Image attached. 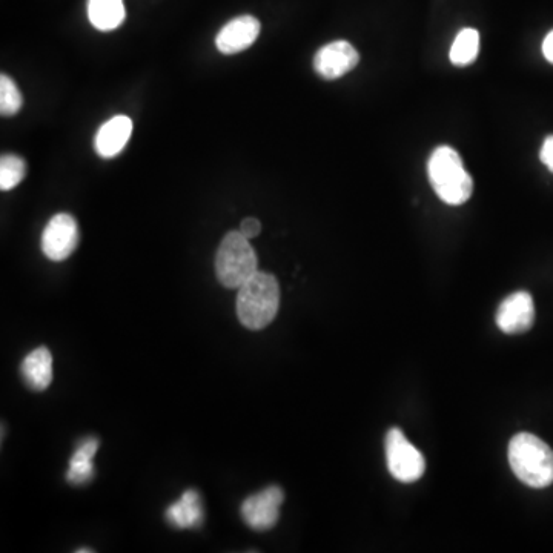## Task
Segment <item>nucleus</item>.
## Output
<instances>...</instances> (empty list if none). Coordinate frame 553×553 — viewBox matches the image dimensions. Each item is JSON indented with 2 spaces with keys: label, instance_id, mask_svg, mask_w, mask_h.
<instances>
[{
  "label": "nucleus",
  "instance_id": "22",
  "mask_svg": "<svg viewBox=\"0 0 553 553\" xmlns=\"http://www.w3.org/2000/svg\"><path fill=\"white\" fill-rule=\"evenodd\" d=\"M77 552H79V553L80 552H93V550H91V549H79V550H77Z\"/></svg>",
  "mask_w": 553,
  "mask_h": 553
},
{
  "label": "nucleus",
  "instance_id": "3",
  "mask_svg": "<svg viewBox=\"0 0 553 553\" xmlns=\"http://www.w3.org/2000/svg\"><path fill=\"white\" fill-rule=\"evenodd\" d=\"M510 469L518 480L534 489H543L553 483V451L535 435H515L509 443Z\"/></svg>",
  "mask_w": 553,
  "mask_h": 553
},
{
  "label": "nucleus",
  "instance_id": "15",
  "mask_svg": "<svg viewBox=\"0 0 553 553\" xmlns=\"http://www.w3.org/2000/svg\"><path fill=\"white\" fill-rule=\"evenodd\" d=\"M88 17L96 30H116L125 20V4L123 0H88Z\"/></svg>",
  "mask_w": 553,
  "mask_h": 553
},
{
  "label": "nucleus",
  "instance_id": "12",
  "mask_svg": "<svg viewBox=\"0 0 553 553\" xmlns=\"http://www.w3.org/2000/svg\"><path fill=\"white\" fill-rule=\"evenodd\" d=\"M165 518L176 529H197L205 520L202 497L194 489L183 492L182 497L165 510Z\"/></svg>",
  "mask_w": 553,
  "mask_h": 553
},
{
  "label": "nucleus",
  "instance_id": "14",
  "mask_svg": "<svg viewBox=\"0 0 553 553\" xmlns=\"http://www.w3.org/2000/svg\"><path fill=\"white\" fill-rule=\"evenodd\" d=\"M99 449V440L94 437L87 438L79 444V448L74 452L68 467L67 481L74 486H82V484L91 481L94 477L93 458Z\"/></svg>",
  "mask_w": 553,
  "mask_h": 553
},
{
  "label": "nucleus",
  "instance_id": "19",
  "mask_svg": "<svg viewBox=\"0 0 553 553\" xmlns=\"http://www.w3.org/2000/svg\"><path fill=\"white\" fill-rule=\"evenodd\" d=\"M260 231H262V223L259 220L254 219V217H248V219L243 220L242 225H240V232L246 239L251 240L259 236Z\"/></svg>",
  "mask_w": 553,
  "mask_h": 553
},
{
  "label": "nucleus",
  "instance_id": "21",
  "mask_svg": "<svg viewBox=\"0 0 553 553\" xmlns=\"http://www.w3.org/2000/svg\"><path fill=\"white\" fill-rule=\"evenodd\" d=\"M543 54L547 62L553 63V30L544 39Z\"/></svg>",
  "mask_w": 553,
  "mask_h": 553
},
{
  "label": "nucleus",
  "instance_id": "1",
  "mask_svg": "<svg viewBox=\"0 0 553 553\" xmlns=\"http://www.w3.org/2000/svg\"><path fill=\"white\" fill-rule=\"evenodd\" d=\"M280 308V286L274 275L255 272L237 294V317L246 329L260 331L274 322Z\"/></svg>",
  "mask_w": 553,
  "mask_h": 553
},
{
  "label": "nucleus",
  "instance_id": "13",
  "mask_svg": "<svg viewBox=\"0 0 553 553\" xmlns=\"http://www.w3.org/2000/svg\"><path fill=\"white\" fill-rule=\"evenodd\" d=\"M22 378L31 391H45L53 381V355L50 349L37 348L25 357L20 366Z\"/></svg>",
  "mask_w": 553,
  "mask_h": 553
},
{
  "label": "nucleus",
  "instance_id": "2",
  "mask_svg": "<svg viewBox=\"0 0 553 553\" xmlns=\"http://www.w3.org/2000/svg\"><path fill=\"white\" fill-rule=\"evenodd\" d=\"M428 174L435 194L446 205H463L474 193V180L464 169L460 154L451 146H438L432 153Z\"/></svg>",
  "mask_w": 553,
  "mask_h": 553
},
{
  "label": "nucleus",
  "instance_id": "11",
  "mask_svg": "<svg viewBox=\"0 0 553 553\" xmlns=\"http://www.w3.org/2000/svg\"><path fill=\"white\" fill-rule=\"evenodd\" d=\"M133 134V120L128 116H116L100 126L94 146L103 159H111L122 153Z\"/></svg>",
  "mask_w": 553,
  "mask_h": 553
},
{
  "label": "nucleus",
  "instance_id": "16",
  "mask_svg": "<svg viewBox=\"0 0 553 553\" xmlns=\"http://www.w3.org/2000/svg\"><path fill=\"white\" fill-rule=\"evenodd\" d=\"M480 51V33L474 28H464L455 37L449 59L455 67H467L475 62Z\"/></svg>",
  "mask_w": 553,
  "mask_h": 553
},
{
  "label": "nucleus",
  "instance_id": "5",
  "mask_svg": "<svg viewBox=\"0 0 553 553\" xmlns=\"http://www.w3.org/2000/svg\"><path fill=\"white\" fill-rule=\"evenodd\" d=\"M386 461L392 477L400 483H415L426 471L423 454L398 428L391 429L386 435Z\"/></svg>",
  "mask_w": 553,
  "mask_h": 553
},
{
  "label": "nucleus",
  "instance_id": "8",
  "mask_svg": "<svg viewBox=\"0 0 553 553\" xmlns=\"http://www.w3.org/2000/svg\"><path fill=\"white\" fill-rule=\"evenodd\" d=\"M360 62V54L346 40H335L320 48L314 57V70L323 79H340L351 73Z\"/></svg>",
  "mask_w": 553,
  "mask_h": 553
},
{
  "label": "nucleus",
  "instance_id": "17",
  "mask_svg": "<svg viewBox=\"0 0 553 553\" xmlns=\"http://www.w3.org/2000/svg\"><path fill=\"white\" fill-rule=\"evenodd\" d=\"M27 174V163L22 157L5 154L0 159V189L11 191L16 188Z\"/></svg>",
  "mask_w": 553,
  "mask_h": 553
},
{
  "label": "nucleus",
  "instance_id": "6",
  "mask_svg": "<svg viewBox=\"0 0 553 553\" xmlns=\"http://www.w3.org/2000/svg\"><path fill=\"white\" fill-rule=\"evenodd\" d=\"M76 219L67 212L56 214L42 232V252L53 262L67 260L79 245Z\"/></svg>",
  "mask_w": 553,
  "mask_h": 553
},
{
  "label": "nucleus",
  "instance_id": "20",
  "mask_svg": "<svg viewBox=\"0 0 553 553\" xmlns=\"http://www.w3.org/2000/svg\"><path fill=\"white\" fill-rule=\"evenodd\" d=\"M540 159L550 173H553V136L544 140L543 146H541Z\"/></svg>",
  "mask_w": 553,
  "mask_h": 553
},
{
  "label": "nucleus",
  "instance_id": "7",
  "mask_svg": "<svg viewBox=\"0 0 553 553\" xmlns=\"http://www.w3.org/2000/svg\"><path fill=\"white\" fill-rule=\"evenodd\" d=\"M283 500H285V494L282 489L279 486H269L259 494L246 498L240 514L251 529L265 532L272 529L279 521Z\"/></svg>",
  "mask_w": 553,
  "mask_h": 553
},
{
  "label": "nucleus",
  "instance_id": "18",
  "mask_svg": "<svg viewBox=\"0 0 553 553\" xmlns=\"http://www.w3.org/2000/svg\"><path fill=\"white\" fill-rule=\"evenodd\" d=\"M22 94L10 76H0V113L2 116H14L22 108Z\"/></svg>",
  "mask_w": 553,
  "mask_h": 553
},
{
  "label": "nucleus",
  "instance_id": "10",
  "mask_svg": "<svg viewBox=\"0 0 553 553\" xmlns=\"http://www.w3.org/2000/svg\"><path fill=\"white\" fill-rule=\"evenodd\" d=\"M262 25L254 16H239L220 30L216 45L222 54H237L248 50L259 37Z\"/></svg>",
  "mask_w": 553,
  "mask_h": 553
},
{
  "label": "nucleus",
  "instance_id": "4",
  "mask_svg": "<svg viewBox=\"0 0 553 553\" xmlns=\"http://www.w3.org/2000/svg\"><path fill=\"white\" fill-rule=\"evenodd\" d=\"M259 271L257 254L240 231L226 234L216 255V274L225 288L239 289Z\"/></svg>",
  "mask_w": 553,
  "mask_h": 553
},
{
  "label": "nucleus",
  "instance_id": "9",
  "mask_svg": "<svg viewBox=\"0 0 553 553\" xmlns=\"http://www.w3.org/2000/svg\"><path fill=\"white\" fill-rule=\"evenodd\" d=\"M535 322V305L532 295L518 291L503 300L497 311V326L504 334H523Z\"/></svg>",
  "mask_w": 553,
  "mask_h": 553
}]
</instances>
